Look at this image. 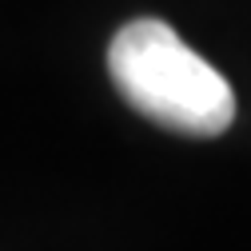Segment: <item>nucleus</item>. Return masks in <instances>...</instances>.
I'll list each match as a JSON object with an SVG mask.
<instances>
[{"mask_svg":"<svg viewBox=\"0 0 251 251\" xmlns=\"http://www.w3.org/2000/svg\"><path fill=\"white\" fill-rule=\"evenodd\" d=\"M108 72L124 100L151 124L211 140L224 136L235 120V92L207 60L183 44L179 32L164 20H132L108 44Z\"/></svg>","mask_w":251,"mask_h":251,"instance_id":"1","label":"nucleus"}]
</instances>
